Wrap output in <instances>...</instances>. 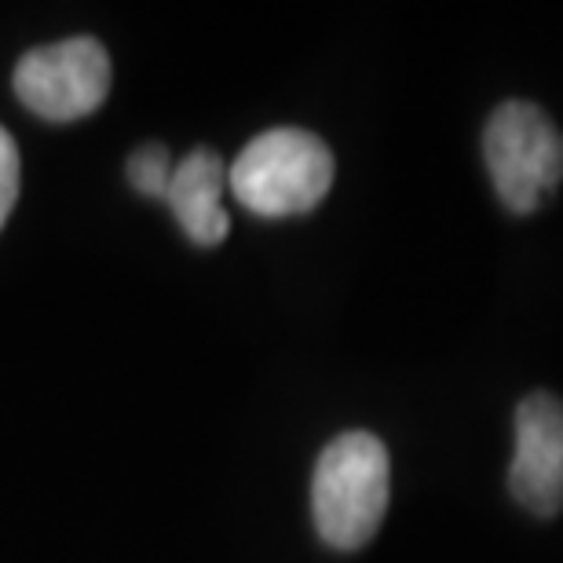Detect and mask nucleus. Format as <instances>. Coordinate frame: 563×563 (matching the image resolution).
<instances>
[{"label": "nucleus", "mask_w": 563, "mask_h": 563, "mask_svg": "<svg viewBox=\"0 0 563 563\" xmlns=\"http://www.w3.org/2000/svg\"><path fill=\"white\" fill-rule=\"evenodd\" d=\"M223 190H228V165H223L217 151L198 146V151H190L176 162L165 201L190 242L220 245L228 239L231 217L220 206Z\"/></svg>", "instance_id": "obj_6"}, {"label": "nucleus", "mask_w": 563, "mask_h": 563, "mask_svg": "<svg viewBox=\"0 0 563 563\" xmlns=\"http://www.w3.org/2000/svg\"><path fill=\"white\" fill-rule=\"evenodd\" d=\"M19 179H22L19 146L11 140L8 129H0V228H4L8 212L15 209V201H19Z\"/></svg>", "instance_id": "obj_8"}, {"label": "nucleus", "mask_w": 563, "mask_h": 563, "mask_svg": "<svg viewBox=\"0 0 563 563\" xmlns=\"http://www.w3.org/2000/svg\"><path fill=\"white\" fill-rule=\"evenodd\" d=\"M509 490L527 512L545 520L563 509V399L553 391H531L516 407Z\"/></svg>", "instance_id": "obj_5"}, {"label": "nucleus", "mask_w": 563, "mask_h": 563, "mask_svg": "<svg viewBox=\"0 0 563 563\" xmlns=\"http://www.w3.org/2000/svg\"><path fill=\"white\" fill-rule=\"evenodd\" d=\"M231 195L256 217H303L333 187V151L308 129H267L228 168Z\"/></svg>", "instance_id": "obj_2"}, {"label": "nucleus", "mask_w": 563, "mask_h": 563, "mask_svg": "<svg viewBox=\"0 0 563 563\" xmlns=\"http://www.w3.org/2000/svg\"><path fill=\"white\" fill-rule=\"evenodd\" d=\"M391 461L374 432H344L314 461L311 516L330 549L352 553L374 542L388 512Z\"/></svg>", "instance_id": "obj_1"}, {"label": "nucleus", "mask_w": 563, "mask_h": 563, "mask_svg": "<svg viewBox=\"0 0 563 563\" xmlns=\"http://www.w3.org/2000/svg\"><path fill=\"white\" fill-rule=\"evenodd\" d=\"M173 154L162 143H146L129 157V184L146 198H165L173 184Z\"/></svg>", "instance_id": "obj_7"}, {"label": "nucleus", "mask_w": 563, "mask_h": 563, "mask_svg": "<svg viewBox=\"0 0 563 563\" xmlns=\"http://www.w3.org/2000/svg\"><path fill=\"white\" fill-rule=\"evenodd\" d=\"M490 184L501 206L527 217L542 209L563 179V132L549 121L542 107L527 99H509L490 114L483 132Z\"/></svg>", "instance_id": "obj_3"}, {"label": "nucleus", "mask_w": 563, "mask_h": 563, "mask_svg": "<svg viewBox=\"0 0 563 563\" xmlns=\"http://www.w3.org/2000/svg\"><path fill=\"white\" fill-rule=\"evenodd\" d=\"M110 55L96 37H66L26 52L15 66V96L48 121H74L110 96Z\"/></svg>", "instance_id": "obj_4"}]
</instances>
